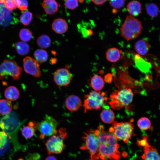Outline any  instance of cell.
Wrapping results in <instances>:
<instances>
[{
    "instance_id": "6da1fadb",
    "label": "cell",
    "mask_w": 160,
    "mask_h": 160,
    "mask_svg": "<svg viewBox=\"0 0 160 160\" xmlns=\"http://www.w3.org/2000/svg\"><path fill=\"white\" fill-rule=\"evenodd\" d=\"M96 131L100 142L99 158L103 160H119L120 153L118 139L111 133L105 131L102 125H99Z\"/></svg>"
},
{
    "instance_id": "7a4b0ae2",
    "label": "cell",
    "mask_w": 160,
    "mask_h": 160,
    "mask_svg": "<svg viewBox=\"0 0 160 160\" xmlns=\"http://www.w3.org/2000/svg\"><path fill=\"white\" fill-rule=\"evenodd\" d=\"M133 94L131 90L125 88L113 91L110 95L111 100L109 104L111 107L119 110L123 107L129 109L132 102Z\"/></svg>"
},
{
    "instance_id": "3957f363",
    "label": "cell",
    "mask_w": 160,
    "mask_h": 160,
    "mask_svg": "<svg viewBox=\"0 0 160 160\" xmlns=\"http://www.w3.org/2000/svg\"><path fill=\"white\" fill-rule=\"evenodd\" d=\"M141 22L131 15L127 16L120 29L121 36L127 41L136 38L142 29Z\"/></svg>"
},
{
    "instance_id": "277c9868",
    "label": "cell",
    "mask_w": 160,
    "mask_h": 160,
    "mask_svg": "<svg viewBox=\"0 0 160 160\" xmlns=\"http://www.w3.org/2000/svg\"><path fill=\"white\" fill-rule=\"evenodd\" d=\"M82 138L84 143L80 148L89 151L91 160H98L100 156V142L96 130L89 129L84 133Z\"/></svg>"
},
{
    "instance_id": "5b68a950",
    "label": "cell",
    "mask_w": 160,
    "mask_h": 160,
    "mask_svg": "<svg viewBox=\"0 0 160 160\" xmlns=\"http://www.w3.org/2000/svg\"><path fill=\"white\" fill-rule=\"evenodd\" d=\"M134 126L131 121L118 122L115 121L109 129V132L112 133L117 139L122 140L128 143L132 137L135 135Z\"/></svg>"
},
{
    "instance_id": "8992f818",
    "label": "cell",
    "mask_w": 160,
    "mask_h": 160,
    "mask_svg": "<svg viewBox=\"0 0 160 160\" xmlns=\"http://www.w3.org/2000/svg\"><path fill=\"white\" fill-rule=\"evenodd\" d=\"M20 125V120L14 111L5 115L0 120V128L12 139L16 137L17 132Z\"/></svg>"
},
{
    "instance_id": "52a82bcc",
    "label": "cell",
    "mask_w": 160,
    "mask_h": 160,
    "mask_svg": "<svg viewBox=\"0 0 160 160\" xmlns=\"http://www.w3.org/2000/svg\"><path fill=\"white\" fill-rule=\"evenodd\" d=\"M67 137L66 129L64 128H60L57 133L52 135L45 144L48 155L60 153L65 147L63 141Z\"/></svg>"
},
{
    "instance_id": "ba28073f",
    "label": "cell",
    "mask_w": 160,
    "mask_h": 160,
    "mask_svg": "<svg viewBox=\"0 0 160 160\" xmlns=\"http://www.w3.org/2000/svg\"><path fill=\"white\" fill-rule=\"evenodd\" d=\"M105 95V92L94 91L85 95L83 105L84 113L89 110L100 108L108 99Z\"/></svg>"
},
{
    "instance_id": "9c48e42d",
    "label": "cell",
    "mask_w": 160,
    "mask_h": 160,
    "mask_svg": "<svg viewBox=\"0 0 160 160\" xmlns=\"http://www.w3.org/2000/svg\"><path fill=\"white\" fill-rule=\"evenodd\" d=\"M22 70L15 61L5 60L0 65V79H3L6 76H9L14 79H18Z\"/></svg>"
},
{
    "instance_id": "30bf717a",
    "label": "cell",
    "mask_w": 160,
    "mask_h": 160,
    "mask_svg": "<svg viewBox=\"0 0 160 160\" xmlns=\"http://www.w3.org/2000/svg\"><path fill=\"white\" fill-rule=\"evenodd\" d=\"M57 125L58 122L55 118L51 116L46 115L44 119L38 123L37 129L41 134L44 136H49L57 133Z\"/></svg>"
},
{
    "instance_id": "8fae6325",
    "label": "cell",
    "mask_w": 160,
    "mask_h": 160,
    "mask_svg": "<svg viewBox=\"0 0 160 160\" xmlns=\"http://www.w3.org/2000/svg\"><path fill=\"white\" fill-rule=\"evenodd\" d=\"M72 76L66 68L57 70L54 74L53 80L56 84L60 87L67 86L70 83Z\"/></svg>"
},
{
    "instance_id": "7c38bea8",
    "label": "cell",
    "mask_w": 160,
    "mask_h": 160,
    "mask_svg": "<svg viewBox=\"0 0 160 160\" xmlns=\"http://www.w3.org/2000/svg\"><path fill=\"white\" fill-rule=\"evenodd\" d=\"M23 63L24 71L27 73L36 77L41 76L39 65L36 60L27 56L23 59Z\"/></svg>"
},
{
    "instance_id": "4fadbf2b",
    "label": "cell",
    "mask_w": 160,
    "mask_h": 160,
    "mask_svg": "<svg viewBox=\"0 0 160 160\" xmlns=\"http://www.w3.org/2000/svg\"><path fill=\"white\" fill-rule=\"evenodd\" d=\"M144 153L142 156L143 160H160L157 149L149 144L143 147Z\"/></svg>"
},
{
    "instance_id": "5bb4252c",
    "label": "cell",
    "mask_w": 160,
    "mask_h": 160,
    "mask_svg": "<svg viewBox=\"0 0 160 160\" xmlns=\"http://www.w3.org/2000/svg\"><path fill=\"white\" fill-rule=\"evenodd\" d=\"M81 105V101L80 98L74 95L68 96L65 101L66 107L68 110L72 111L78 110Z\"/></svg>"
},
{
    "instance_id": "9a60e30c",
    "label": "cell",
    "mask_w": 160,
    "mask_h": 160,
    "mask_svg": "<svg viewBox=\"0 0 160 160\" xmlns=\"http://www.w3.org/2000/svg\"><path fill=\"white\" fill-rule=\"evenodd\" d=\"M52 28L55 32L58 34H62L68 30V26L66 21L59 18L55 20L52 25Z\"/></svg>"
},
{
    "instance_id": "2e32d148",
    "label": "cell",
    "mask_w": 160,
    "mask_h": 160,
    "mask_svg": "<svg viewBox=\"0 0 160 160\" xmlns=\"http://www.w3.org/2000/svg\"><path fill=\"white\" fill-rule=\"evenodd\" d=\"M42 5L45 12L49 15L55 13L59 7L58 4L56 0H44Z\"/></svg>"
},
{
    "instance_id": "e0dca14e",
    "label": "cell",
    "mask_w": 160,
    "mask_h": 160,
    "mask_svg": "<svg viewBox=\"0 0 160 160\" xmlns=\"http://www.w3.org/2000/svg\"><path fill=\"white\" fill-rule=\"evenodd\" d=\"M134 48L136 52L139 55L144 56L148 52L150 46L148 43L143 39L138 40L135 43Z\"/></svg>"
},
{
    "instance_id": "ac0fdd59",
    "label": "cell",
    "mask_w": 160,
    "mask_h": 160,
    "mask_svg": "<svg viewBox=\"0 0 160 160\" xmlns=\"http://www.w3.org/2000/svg\"><path fill=\"white\" fill-rule=\"evenodd\" d=\"M129 13L133 16H137L141 12V5L138 1H133L129 2L127 7Z\"/></svg>"
},
{
    "instance_id": "d6986e66",
    "label": "cell",
    "mask_w": 160,
    "mask_h": 160,
    "mask_svg": "<svg viewBox=\"0 0 160 160\" xmlns=\"http://www.w3.org/2000/svg\"><path fill=\"white\" fill-rule=\"evenodd\" d=\"M4 95L5 97L8 100L15 101L19 96V92L17 88L13 86H10L5 89Z\"/></svg>"
},
{
    "instance_id": "ffe728a7",
    "label": "cell",
    "mask_w": 160,
    "mask_h": 160,
    "mask_svg": "<svg viewBox=\"0 0 160 160\" xmlns=\"http://www.w3.org/2000/svg\"><path fill=\"white\" fill-rule=\"evenodd\" d=\"M120 51L117 48L114 47L108 49L106 53V57L109 61L115 63L121 57Z\"/></svg>"
},
{
    "instance_id": "44dd1931",
    "label": "cell",
    "mask_w": 160,
    "mask_h": 160,
    "mask_svg": "<svg viewBox=\"0 0 160 160\" xmlns=\"http://www.w3.org/2000/svg\"><path fill=\"white\" fill-rule=\"evenodd\" d=\"M89 84L94 89L99 91L103 88L104 81L101 76L95 75L91 79Z\"/></svg>"
},
{
    "instance_id": "7402d4cb",
    "label": "cell",
    "mask_w": 160,
    "mask_h": 160,
    "mask_svg": "<svg viewBox=\"0 0 160 160\" xmlns=\"http://www.w3.org/2000/svg\"><path fill=\"white\" fill-rule=\"evenodd\" d=\"M100 117L102 121L106 123H113L115 118L113 112L110 109H104L100 114Z\"/></svg>"
},
{
    "instance_id": "603a6c76",
    "label": "cell",
    "mask_w": 160,
    "mask_h": 160,
    "mask_svg": "<svg viewBox=\"0 0 160 160\" xmlns=\"http://www.w3.org/2000/svg\"><path fill=\"white\" fill-rule=\"evenodd\" d=\"M15 47L18 53L21 55H27L30 51L28 45L23 41H19L15 43Z\"/></svg>"
},
{
    "instance_id": "cb8c5ba5",
    "label": "cell",
    "mask_w": 160,
    "mask_h": 160,
    "mask_svg": "<svg viewBox=\"0 0 160 160\" xmlns=\"http://www.w3.org/2000/svg\"><path fill=\"white\" fill-rule=\"evenodd\" d=\"M11 102L8 100L2 99L0 100V113L6 115L9 113L12 109Z\"/></svg>"
},
{
    "instance_id": "d4e9b609",
    "label": "cell",
    "mask_w": 160,
    "mask_h": 160,
    "mask_svg": "<svg viewBox=\"0 0 160 160\" xmlns=\"http://www.w3.org/2000/svg\"><path fill=\"white\" fill-rule=\"evenodd\" d=\"M36 43L38 46L42 48H47L50 47L51 40L49 37L47 35L43 34L37 39Z\"/></svg>"
},
{
    "instance_id": "484cf974",
    "label": "cell",
    "mask_w": 160,
    "mask_h": 160,
    "mask_svg": "<svg viewBox=\"0 0 160 160\" xmlns=\"http://www.w3.org/2000/svg\"><path fill=\"white\" fill-rule=\"evenodd\" d=\"M34 55L36 60L41 63L46 62L48 58L47 52L45 50L41 49L36 50L34 53Z\"/></svg>"
},
{
    "instance_id": "4316f807",
    "label": "cell",
    "mask_w": 160,
    "mask_h": 160,
    "mask_svg": "<svg viewBox=\"0 0 160 160\" xmlns=\"http://www.w3.org/2000/svg\"><path fill=\"white\" fill-rule=\"evenodd\" d=\"M146 10L147 14L152 17H155L159 15V8L155 4L150 3L146 6Z\"/></svg>"
},
{
    "instance_id": "83f0119b",
    "label": "cell",
    "mask_w": 160,
    "mask_h": 160,
    "mask_svg": "<svg viewBox=\"0 0 160 160\" xmlns=\"http://www.w3.org/2000/svg\"><path fill=\"white\" fill-rule=\"evenodd\" d=\"M33 17V15L30 12L25 10L21 15L20 20L21 23L25 25H27L31 22Z\"/></svg>"
},
{
    "instance_id": "f1b7e54d",
    "label": "cell",
    "mask_w": 160,
    "mask_h": 160,
    "mask_svg": "<svg viewBox=\"0 0 160 160\" xmlns=\"http://www.w3.org/2000/svg\"><path fill=\"white\" fill-rule=\"evenodd\" d=\"M137 125L140 129L143 130L149 129L151 126L150 120L146 117L140 118L137 121Z\"/></svg>"
},
{
    "instance_id": "f546056e",
    "label": "cell",
    "mask_w": 160,
    "mask_h": 160,
    "mask_svg": "<svg viewBox=\"0 0 160 160\" xmlns=\"http://www.w3.org/2000/svg\"><path fill=\"white\" fill-rule=\"evenodd\" d=\"M36 129L35 127L28 126L24 127L21 130L22 135L26 139H30L34 135Z\"/></svg>"
},
{
    "instance_id": "4dcf8cb0",
    "label": "cell",
    "mask_w": 160,
    "mask_h": 160,
    "mask_svg": "<svg viewBox=\"0 0 160 160\" xmlns=\"http://www.w3.org/2000/svg\"><path fill=\"white\" fill-rule=\"evenodd\" d=\"M20 39L23 41L27 42L30 41L33 36L32 32L28 29L22 28L19 33Z\"/></svg>"
},
{
    "instance_id": "1f68e13d",
    "label": "cell",
    "mask_w": 160,
    "mask_h": 160,
    "mask_svg": "<svg viewBox=\"0 0 160 160\" xmlns=\"http://www.w3.org/2000/svg\"><path fill=\"white\" fill-rule=\"evenodd\" d=\"M111 6L117 10L123 7L125 4V0H110Z\"/></svg>"
},
{
    "instance_id": "d6a6232c",
    "label": "cell",
    "mask_w": 160,
    "mask_h": 160,
    "mask_svg": "<svg viewBox=\"0 0 160 160\" xmlns=\"http://www.w3.org/2000/svg\"><path fill=\"white\" fill-rule=\"evenodd\" d=\"M64 5L68 9H74L78 6V0H65Z\"/></svg>"
},
{
    "instance_id": "836d02e7",
    "label": "cell",
    "mask_w": 160,
    "mask_h": 160,
    "mask_svg": "<svg viewBox=\"0 0 160 160\" xmlns=\"http://www.w3.org/2000/svg\"><path fill=\"white\" fill-rule=\"evenodd\" d=\"M8 137L5 132L0 131V150L4 148L7 145Z\"/></svg>"
},
{
    "instance_id": "e575fe53",
    "label": "cell",
    "mask_w": 160,
    "mask_h": 160,
    "mask_svg": "<svg viewBox=\"0 0 160 160\" xmlns=\"http://www.w3.org/2000/svg\"><path fill=\"white\" fill-rule=\"evenodd\" d=\"M4 1L5 7L8 9L12 11L16 8L17 0H4Z\"/></svg>"
},
{
    "instance_id": "d590c367",
    "label": "cell",
    "mask_w": 160,
    "mask_h": 160,
    "mask_svg": "<svg viewBox=\"0 0 160 160\" xmlns=\"http://www.w3.org/2000/svg\"><path fill=\"white\" fill-rule=\"evenodd\" d=\"M28 6V3L26 0H17V7L21 11L26 10Z\"/></svg>"
},
{
    "instance_id": "8d00e7d4",
    "label": "cell",
    "mask_w": 160,
    "mask_h": 160,
    "mask_svg": "<svg viewBox=\"0 0 160 160\" xmlns=\"http://www.w3.org/2000/svg\"><path fill=\"white\" fill-rule=\"evenodd\" d=\"M148 144L147 137L144 136L143 139L138 141L137 144L139 146L144 147Z\"/></svg>"
},
{
    "instance_id": "74e56055",
    "label": "cell",
    "mask_w": 160,
    "mask_h": 160,
    "mask_svg": "<svg viewBox=\"0 0 160 160\" xmlns=\"http://www.w3.org/2000/svg\"><path fill=\"white\" fill-rule=\"evenodd\" d=\"M95 4L98 5H102L105 3L107 0H91Z\"/></svg>"
},
{
    "instance_id": "f35d334b",
    "label": "cell",
    "mask_w": 160,
    "mask_h": 160,
    "mask_svg": "<svg viewBox=\"0 0 160 160\" xmlns=\"http://www.w3.org/2000/svg\"><path fill=\"white\" fill-rule=\"evenodd\" d=\"M111 78L112 76L110 74H108L105 76V80L107 82L109 83L111 81Z\"/></svg>"
},
{
    "instance_id": "ab89813d",
    "label": "cell",
    "mask_w": 160,
    "mask_h": 160,
    "mask_svg": "<svg viewBox=\"0 0 160 160\" xmlns=\"http://www.w3.org/2000/svg\"><path fill=\"white\" fill-rule=\"evenodd\" d=\"M45 160H57L56 158L52 156H50L47 157Z\"/></svg>"
},
{
    "instance_id": "60d3db41",
    "label": "cell",
    "mask_w": 160,
    "mask_h": 160,
    "mask_svg": "<svg viewBox=\"0 0 160 160\" xmlns=\"http://www.w3.org/2000/svg\"><path fill=\"white\" fill-rule=\"evenodd\" d=\"M55 59H52L51 60V63L53 64H55V63H56V60H55Z\"/></svg>"
},
{
    "instance_id": "b9f144b4",
    "label": "cell",
    "mask_w": 160,
    "mask_h": 160,
    "mask_svg": "<svg viewBox=\"0 0 160 160\" xmlns=\"http://www.w3.org/2000/svg\"><path fill=\"white\" fill-rule=\"evenodd\" d=\"M18 160H24L22 158H20Z\"/></svg>"
},
{
    "instance_id": "7bdbcfd3",
    "label": "cell",
    "mask_w": 160,
    "mask_h": 160,
    "mask_svg": "<svg viewBox=\"0 0 160 160\" xmlns=\"http://www.w3.org/2000/svg\"></svg>"
}]
</instances>
